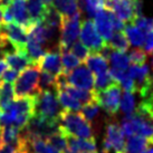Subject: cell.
<instances>
[{
  "instance_id": "55",
  "label": "cell",
  "mask_w": 153,
  "mask_h": 153,
  "mask_svg": "<svg viewBox=\"0 0 153 153\" xmlns=\"http://www.w3.org/2000/svg\"><path fill=\"white\" fill-rule=\"evenodd\" d=\"M0 84H1V77H0Z\"/></svg>"
},
{
  "instance_id": "54",
  "label": "cell",
  "mask_w": 153,
  "mask_h": 153,
  "mask_svg": "<svg viewBox=\"0 0 153 153\" xmlns=\"http://www.w3.org/2000/svg\"><path fill=\"white\" fill-rule=\"evenodd\" d=\"M152 29H153V19H152Z\"/></svg>"
},
{
  "instance_id": "26",
  "label": "cell",
  "mask_w": 153,
  "mask_h": 153,
  "mask_svg": "<svg viewBox=\"0 0 153 153\" xmlns=\"http://www.w3.org/2000/svg\"><path fill=\"white\" fill-rule=\"evenodd\" d=\"M47 51L48 49L46 47L43 46L42 44L36 43L31 39H28V42L26 44V53L30 59L33 60L34 64H38L39 60L46 55Z\"/></svg>"
},
{
  "instance_id": "5",
  "label": "cell",
  "mask_w": 153,
  "mask_h": 153,
  "mask_svg": "<svg viewBox=\"0 0 153 153\" xmlns=\"http://www.w3.org/2000/svg\"><path fill=\"white\" fill-rule=\"evenodd\" d=\"M81 16L82 13H78L73 17H63L59 30V39H58V51L60 53L69 51L73 44L77 42L81 31Z\"/></svg>"
},
{
  "instance_id": "41",
  "label": "cell",
  "mask_w": 153,
  "mask_h": 153,
  "mask_svg": "<svg viewBox=\"0 0 153 153\" xmlns=\"http://www.w3.org/2000/svg\"><path fill=\"white\" fill-rule=\"evenodd\" d=\"M143 51L146 54H151V51H153V29L149 30L145 33V38H144V44H143Z\"/></svg>"
},
{
  "instance_id": "2",
  "label": "cell",
  "mask_w": 153,
  "mask_h": 153,
  "mask_svg": "<svg viewBox=\"0 0 153 153\" xmlns=\"http://www.w3.org/2000/svg\"><path fill=\"white\" fill-rule=\"evenodd\" d=\"M63 111L64 110L60 106L59 101L57 98L56 89H47L37 94L35 115L51 121H59V116Z\"/></svg>"
},
{
  "instance_id": "16",
  "label": "cell",
  "mask_w": 153,
  "mask_h": 153,
  "mask_svg": "<svg viewBox=\"0 0 153 153\" xmlns=\"http://www.w3.org/2000/svg\"><path fill=\"white\" fill-rule=\"evenodd\" d=\"M6 63L10 68H13L17 72H22L25 68L29 67L31 65H35L33 60L30 59L26 51H18L13 55H8L4 57Z\"/></svg>"
},
{
  "instance_id": "23",
  "label": "cell",
  "mask_w": 153,
  "mask_h": 153,
  "mask_svg": "<svg viewBox=\"0 0 153 153\" xmlns=\"http://www.w3.org/2000/svg\"><path fill=\"white\" fill-rule=\"evenodd\" d=\"M26 141L29 153H59L47 142V140L42 137H34Z\"/></svg>"
},
{
  "instance_id": "11",
  "label": "cell",
  "mask_w": 153,
  "mask_h": 153,
  "mask_svg": "<svg viewBox=\"0 0 153 153\" xmlns=\"http://www.w3.org/2000/svg\"><path fill=\"white\" fill-rule=\"evenodd\" d=\"M0 34L10 39L19 48V51H26L28 33L22 25L16 22H2L0 25Z\"/></svg>"
},
{
  "instance_id": "3",
  "label": "cell",
  "mask_w": 153,
  "mask_h": 153,
  "mask_svg": "<svg viewBox=\"0 0 153 153\" xmlns=\"http://www.w3.org/2000/svg\"><path fill=\"white\" fill-rule=\"evenodd\" d=\"M120 126L124 136L130 137L132 135H140L149 141L153 140V122L136 112L126 115L122 120Z\"/></svg>"
},
{
  "instance_id": "45",
  "label": "cell",
  "mask_w": 153,
  "mask_h": 153,
  "mask_svg": "<svg viewBox=\"0 0 153 153\" xmlns=\"http://www.w3.org/2000/svg\"><path fill=\"white\" fill-rule=\"evenodd\" d=\"M43 1H44V4H46V6H51L54 0H43Z\"/></svg>"
},
{
  "instance_id": "8",
  "label": "cell",
  "mask_w": 153,
  "mask_h": 153,
  "mask_svg": "<svg viewBox=\"0 0 153 153\" xmlns=\"http://www.w3.org/2000/svg\"><path fill=\"white\" fill-rule=\"evenodd\" d=\"M79 38L81 43H83L89 51H102L107 46L106 42L97 31L94 20L92 19H85L81 25V31H79Z\"/></svg>"
},
{
  "instance_id": "33",
  "label": "cell",
  "mask_w": 153,
  "mask_h": 153,
  "mask_svg": "<svg viewBox=\"0 0 153 153\" xmlns=\"http://www.w3.org/2000/svg\"><path fill=\"white\" fill-rule=\"evenodd\" d=\"M47 89H56V76L51 73L42 71L39 73L38 91L43 92Z\"/></svg>"
},
{
  "instance_id": "48",
  "label": "cell",
  "mask_w": 153,
  "mask_h": 153,
  "mask_svg": "<svg viewBox=\"0 0 153 153\" xmlns=\"http://www.w3.org/2000/svg\"><path fill=\"white\" fill-rule=\"evenodd\" d=\"M2 144H4V141H2V135H1V128H0V149L2 148Z\"/></svg>"
},
{
  "instance_id": "19",
  "label": "cell",
  "mask_w": 153,
  "mask_h": 153,
  "mask_svg": "<svg viewBox=\"0 0 153 153\" xmlns=\"http://www.w3.org/2000/svg\"><path fill=\"white\" fill-rule=\"evenodd\" d=\"M123 31L126 38H128L130 45H132L135 48H140L143 46L144 44V38H145V33L135 26L133 22H128L124 26Z\"/></svg>"
},
{
  "instance_id": "7",
  "label": "cell",
  "mask_w": 153,
  "mask_h": 153,
  "mask_svg": "<svg viewBox=\"0 0 153 153\" xmlns=\"http://www.w3.org/2000/svg\"><path fill=\"white\" fill-rule=\"evenodd\" d=\"M121 96L122 87L114 82L113 84L107 86L106 88L96 92V102L107 114L113 116L119 112Z\"/></svg>"
},
{
  "instance_id": "42",
  "label": "cell",
  "mask_w": 153,
  "mask_h": 153,
  "mask_svg": "<svg viewBox=\"0 0 153 153\" xmlns=\"http://www.w3.org/2000/svg\"><path fill=\"white\" fill-rule=\"evenodd\" d=\"M0 153H16V148L13 145H2V148L0 149Z\"/></svg>"
},
{
  "instance_id": "6",
  "label": "cell",
  "mask_w": 153,
  "mask_h": 153,
  "mask_svg": "<svg viewBox=\"0 0 153 153\" xmlns=\"http://www.w3.org/2000/svg\"><path fill=\"white\" fill-rule=\"evenodd\" d=\"M94 24L100 35L103 37V39L107 43V40L113 36L115 31L123 30L124 24L122 20L115 16L108 9H102L94 16Z\"/></svg>"
},
{
  "instance_id": "4",
  "label": "cell",
  "mask_w": 153,
  "mask_h": 153,
  "mask_svg": "<svg viewBox=\"0 0 153 153\" xmlns=\"http://www.w3.org/2000/svg\"><path fill=\"white\" fill-rule=\"evenodd\" d=\"M39 73H40V68L38 64L31 65L19 73L13 86L15 96L22 97V96L38 94Z\"/></svg>"
},
{
  "instance_id": "9",
  "label": "cell",
  "mask_w": 153,
  "mask_h": 153,
  "mask_svg": "<svg viewBox=\"0 0 153 153\" xmlns=\"http://www.w3.org/2000/svg\"><path fill=\"white\" fill-rule=\"evenodd\" d=\"M121 126L117 123L110 122L106 125V133L103 142V153H110L114 151L115 153H125V140Z\"/></svg>"
},
{
  "instance_id": "50",
  "label": "cell",
  "mask_w": 153,
  "mask_h": 153,
  "mask_svg": "<svg viewBox=\"0 0 153 153\" xmlns=\"http://www.w3.org/2000/svg\"><path fill=\"white\" fill-rule=\"evenodd\" d=\"M9 2V0H2V6H4V4H7Z\"/></svg>"
},
{
  "instance_id": "47",
  "label": "cell",
  "mask_w": 153,
  "mask_h": 153,
  "mask_svg": "<svg viewBox=\"0 0 153 153\" xmlns=\"http://www.w3.org/2000/svg\"><path fill=\"white\" fill-rule=\"evenodd\" d=\"M65 153H97V151H95V152H73V151L66 150V152H65Z\"/></svg>"
},
{
  "instance_id": "52",
  "label": "cell",
  "mask_w": 153,
  "mask_h": 153,
  "mask_svg": "<svg viewBox=\"0 0 153 153\" xmlns=\"http://www.w3.org/2000/svg\"><path fill=\"white\" fill-rule=\"evenodd\" d=\"M19 151H20V150H19ZM20 152L22 153H29V152H27V151H20Z\"/></svg>"
},
{
  "instance_id": "1",
  "label": "cell",
  "mask_w": 153,
  "mask_h": 153,
  "mask_svg": "<svg viewBox=\"0 0 153 153\" xmlns=\"http://www.w3.org/2000/svg\"><path fill=\"white\" fill-rule=\"evenodd\" d=\"M59 130L66 136H74L81 139L94 137L92 123L79 112L63 111L59 116Z\"/></svg>"
},
{
  "instance_id": "30",
  "label": "cell",
  "mask_w": 153,
  "mask_h": 153,
  "mask_svg": "<svg viewBox=\"0 0 153 153\" xmlns=\"http://www.w3.org/2000/svg\"><path fill=\"white\" fill-rule=\"evenodd\" d=\"M60 54H62L60 59H62V65H63V73H65V74H67L81 65L82 60L78 59L71 51H62Z\"/></svg>"
},
{
  "instance_id": "14",
  "label": "cell",
  "mask_w": 153,
  "mask_h": 153,
  "mask_svg": "<svg viewBox=\"0 0 153 153\" xmlns=\"http://www.w3.org/2000/svg\"><path fill=\"white\" fill-rule=\"evenodd\" d=\"M86 67L95 75H100L103 73L108 72V60L101 51H92L89 53L85 60Z\"/></svg>"
},
{
  "instance_id": "13",
  "label": "cell",
  "mask_w": 153,
  "mask_h": 153,
  "mask_svg": "<svg viewBox=\"0 0 153 153\" xmlns=\"http://www.w3.org/2000/svg\"><path fill=\"white\" fill-rule=\"evenodd\" d=\"M38 66L42 71L51 73L55 76L62 74L63 65H62V59H60V51L58 49L48 51L46 55L39 60Z\"/></svg>"
},
{
  "instance_id": "36",
  "label": "cell",
  "mask_w": 153,
  "mask_h": 153,
  "mask_svg": "<svg viewBox=\"0 0 153 153\" xmlns=\"http://www.w3.org/2000/svg\"><path fill=\"white\" fill-rule=\"evenodd\" d=\"M114 81L111 76L110 71L106 73H103L100 75H95V82H94V91L98 92L102 89L106 88L107 86H110L111 84H113Z\"/></svg>"
},
{
  "instance_id": "24",
  "label": "cell",
  "mask_w": 153,
  "mask_h": 153,
  "mask_svg": "<svg viewBox=\"0 0 153 153\" xmlns=\"http://www.w3.org/2000/svg\"><path fill=\"white\" fill-rule=\"evenodd\" d=\"M15 91L13 83L4 82L0 84V111L4 112L9 107V105L13 102Z\"/></svg>"
},
{
  "instance_id": "35",
  "label": "cell",
  "mask_w": 153,
  "mask_h": 153,
  "mask_svg": "<svg viewBox=\"0 0 153 153\" xmlns=\"http://www.w3.org/2000/svg\"><path fill=\"white\" fill-rule=\"evenodd\" d=\"M82 115L85 117L88 122H92L97 117L98 113H100V105L96 101L94 102L86 103L84 106L82 107Z\"/></svg>"
},
{
  "instance_id": "38",
  "label": "cell",
  "mask_w": 153,
  "mask_h": 153,
  "mask_svg": "<svg viewBox=\"0 0 153 153\" xmlns=\"http://www.w3.org/2000/svg\"><path fill=\"white\" fill-rule=\"evenodd\" d=\"M69 51L76 56L78 59H81L82 62H84L87 58V56L89 55V53H91L88 48L81 42H76V43L73 44V46L71 47Z\"/></svg>"
},
{
  "instance_id": "18",
  "label": "cell",
  "mask_w": 153,
  "mask_h": 153,
  "mask_svg": "<svg viewBox=\"0 0 153 153\" xmlns=\"http://www.w3.org/2000/svg\"><path fill=\"white\" fill-rule=\"evenodd\" d=\"M128 76L131 77L134 81L136 85V91L139 87L144 84L145 82L148 81V78L150 77V68L146 64L142 65H130L128 68Z\"/></svg>"
},
{
  "instance_id": "34",
  "label": "cell",
  "mask_w": 153,
  "mask_h": 153,
  "mask_svg": "<svg viewBox=\"0 0 153 153\" xmlns=\"http://www.w3.org/2000/svg\"><path fill=\"white\" fill-rule=\"evenodd\" d=\"M46 140L53 148H55L59 153L66 152V150H67V137L60 131L53 134V135L48 136Z\"/></svg>"
},
{
  "instance_id": "39",
  "label": "cell",
  "mask_w": 153,
  "mask_h": 153,
  "mask_svg": "<svg viewBox=\"0 0 153 153\" xmlns=\"http://www.w3.org/2000/svg\"><path fill=\"white\" fill-rule=\"evenodd\" d=\"M133 24L135 26H137L142 31H149V30L152 29V19H149V18H145L143 16L136 18L135 20L133 22Z\"/></svg>"
},
{
  "instance_id": "20",
  "label": "cell",
  "mask_w": 153,
  "mask_h": 153,
  "mask_svg": "<svg viewBox=\"0 0 153 153\" xmlns=\"http://www.w3.org/2000/svg\"><path fill=\"white\" fill-rule=\"evenodd\" d=\"M56 91H57V98L63 110L68 112H81L83 105L79 101H77L76 98L73 97L71 94L64 89H56Z\"/></svg>"
},
{
  "instance_id": "46",
  "label": "cell",
  "mask_w": 153,
  "mask_h": 153,
  "mask_svg": "<svg viewBox=\"0 0 153 153\" xmlns=\"http://www.w3.org/2000/svg\"><path fill=\"white\" fill-rule=\"evenodd\" d=\"M4 22V20H2V7H0V25Z\"/></svg>"
},
{
  "instance_id": "21",
  "label": "cell",
  "mask_w": 153,
  "mask_h": 153,
  "mask_svg": "<svg viewBox=\"0 0 153 153\" xmlns=\"http://www.w3.org/2000/svg\"><path fill=\"white\" fill-rule=\"evenodd\" d=\"M26 7L33 22L36 24L43 22L47 9L43 0H26Z\"/></svg>"
},
{
  "instance_id": "40",
  "label": "cell",
  "mask_w": 153,
  "mask_h": 153,
  "mask_svg": "<svg viewBox=\"0 0 153 153\" xmlns=\"http://www.w3.org/2000/svg\"><path fill=\"white\" fill-rule=\"evenodd\" d=\"M18 75H19V72L15 71L13 68H7L2 72V79L4 82H8V83H13V82L17 79Z\"/></svg>"
},
{
  "instance_id": "53",
  "label": "cell",
  "mask_w": 153,
  "mask_h": 153,
  "mask_svg": "<svg viewBox=\"0 0 153 153\" xmlns=\"http://www.w3.org/2000/svg\"><path fill=\"white\" fill-rule=\"evenodd\" d=\"M1 114H2V112L0 111V119H1ZM0 128H1V126H0Z\"/></svg>"
},
{
  "instance_id": "49",
  "label": "cell",
  "mask_w": 153,
  "mask_h": 153,
  "mask_svg": "<svg viewBox=\"0 0 153 153\" xmlns=\"http://www.w3.org/2000/svg\"><path fill=\"white\" fill-rule=\"evenodd\" d=\"M150 63H151V66L153 67V51H151V58H150Z\"/></svg>"
},
{
  "instance_id": "44",
  "label": "cell",
  "mask_w": 153,
  "mask_h": 153,
  "mask_svg": "<svg viewBox=\"0 0 153 153\" xmlns=\"http://www.w3.org/2000/svg\"><path fill=\"white\" fill-rule=\"evenodd\" d=\"M4 57H6V55H4V51H2V48H1V44H0V60L4 59Z\"/></svg>"
},
{
  "instance_id": "29",
  "label": "cell",
  "mask_w": 153,
  "mask_h": 153,
  "mask_svg": "<svg viewBox=\"0 0 153 153\" xmlns=\"http://www.w3.org/2000/svg\"><path fill=\"white\" fill-rule=\"evenodd\" d=\"M62 22H63V16L54 8V6L53 4L47 6L46 13H45V16H44V19L42 22H44L45 25L49 26V27L60 30Z\"/></svg>"
},
{
  "instance_id": "10",
  "label": "cell",
  "mask_w": 153,
  "mask_h": 153,
  "mask_svg": "<svg viewBox=\"0 0 153 153\" xmlns=\"http://www.w3.org/2000/svg\"><path fill=\"white\" fill-rule=\"evenodd\" d=\"M66 81L68 85L74 86L76 88L93 91L95 76L86 67V65H79L78 67L66 74Z\"/></svg>"
},
{
  "instance_id": "27",
  "label": "cell",
  "mask_w": 153,
  "mask_h": 153,
  "mask_svg": "<svg viewBox=\"0 0 153 153\" xmlns=\"http://www.w3.org/2000/svg\"><path fill=\"white\" fill-rule=\"evenodd\" d=\"M106 45L112 51H126L128 49V47H130V43H128V40L123 30L115 31L113 36L107 40Z\"/></svg>"
},
{
  "instance_id": "28",
  "label": "cell",
  "mask_w": 153,
  "mask_h": 153,
  "mask_svg": "<svg viewBox=\"0 0 153 153\" xmlns=\"http://www.w3.org/2000/svg\"><path fill=\"white\" fill-rule=\"evenodd\" d=\"M149 145V140L140 135H132L125 143V153H140Z\"/></svg>"
},
{
  "instance_id": "37",
  "label": "cell",
  "mask_w": 153,
  "mask_h": 153,
  "mask_svg": "<svg viewBox=\"0 0 153 153\" xmlns=\"http://www.w3.org/2000/svg\"><path fill=\"white\" fill-rule=\"evenodd\" d=\"M128 55V59H130V64L132 65L145 64L146 59H148V54L143 49H141V48L132 49Z\"/></svg>"
},
{
  "instance_id": "15",
  "label": "cell",
  "mask_w": 153,
  "mask_h": 153,
  "mask_svg": "<svg viewBox=\"0 0 153 153\" xmlns=\"http://www.w3.org/2000/svg\"><path fill=\"white\" fill-rule=\"evenodd\" d=\"M67 137V150L73 152H95L97 151L95 139H81L74 136Z\"/></svg>"
},
{
  "instance_id": "17",
  "label": "cell",
  "mask_w": 153,
  "mask_h": 153,
  "mask_svg": "<svg viewBox=\"0 0 153 153\" xmlns=\"http://www.w3.org/2000/svg\"><path fill=\"white\" fill-rule=\"evenodd\" d=\"M53 6L64 18L73 17L76 13H82L78 0H54Z\"/></svg>"
},
{
  "instance_id": "12",
  "label": "cell",
  "mask_w": 153,
  "mask_h": 153,
  "mask_svg": "<svg viewBox=\"0 0 153 153\" xmlns=\"http://www.w3.org/2000/svg\"><path fill=\"white\" fill-rule=\"evenodd\" d=\"M6 6L13 13V22L22 25L27 33H29L30 30L34 28L36 22L31 20L29 13H28V10L26 7V0H9V2Z\"/></svg>"
},
{
  "instance_id": "22",
  "label": "cell",
  "mask_w": 153,
  "mask_h": 153,
  "mask_svg": "<svg viewBox=\"0 0 153 153\" xmlns=\"http://www.w3.org/2000/svg\"><path fill=\"white\" fill-rule=\"evenodd\" d=\"M107 60H110V64L112 68L120 69V71H128L130 66V59L128 55L125 51H112L110 49V53L106 56Z\"/></svg>"
},
{
  "instance_id": "43",
  "label": "cell",
  "mask_w": 153,
  "mask_h": 153,
  "mask_svg": "<svg viewBox=\"0 0 153 153\" xmlns=\"http://www.w3.org/2000/svg\"><path fill=\"white\" fill-rule=\"evenodd\" d=\"M7 68H8L7 63H6L4 59L0 60V74H2V72H4V69H7Z\"/></svg>"
},
{
  "instance_id": "25",
  "label": "cell",
  "mask_w": 153,
  "mask_h": 153,
  "mask_svg": "<svg viewBox=\"0 0 153 153\" xmlns=\"http://www.w3.org/2000/svg\"><path fill=\"white\" fill-rule=\"evenodd\" d=\"M20 130L13 125H6L1 128V135L4 144L13 145L17 149L20 143Z\"/></svg>"
},
{
  "instance_id": "31",
  "label": "cell",
  "mask_w": 153,
  "mask_h": 153,
  "mask_svg": "<svg viewBox=\"0 0 153 153\" xmlns=\"http://www.w3.org/2000/svg\"><path fill=\"white\" fill-rule=\"evenodd\" d=\"M120 108L122 110V112L125 115H130L135 112V96H134V93L124 91V93L121 96Z\"/></svg>"
},
{
  "instance_id": "32",
  "label": "cell",
  "mask_w": 153,
  "mask_h": 153,
  "mask_svg": "<svg viewBox=\"0 0 153 153\" xmlns=\"http://www.w3.org/2000/svg\"><path fill=\"white\" fill-rule=\"evenodd\" d=\"M79 7L85 10L88 17H94L95 13L105 8V0H82Z\"/></svg>"
},
{
  "instance_id": "51",
  "label": "cell",
  "mask_w": 153,
  "mask_h": 153,
  "mask_svg": "<svg viewBox=\"0 0 153 153\" xmlns=\"http://www.w3.org/2000/svg\"><path fill=\"white\" fill-rule=\"evenodd\" d=\"M0 7H2V0H0Z\"/></svg>"
}]
</instances>
